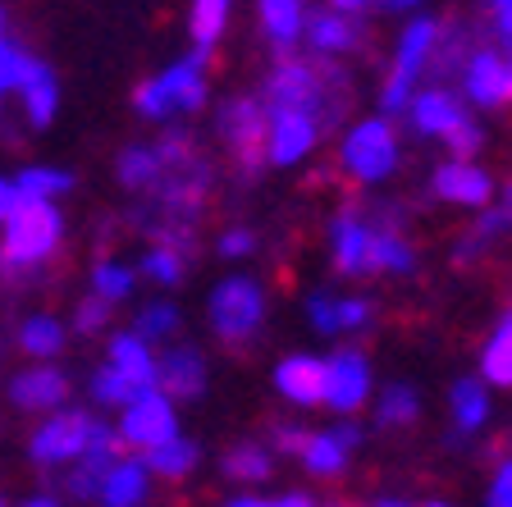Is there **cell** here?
I'll list each match as a JSON object with an SVG mask.
<instances>
[{
  "label": "cell",
  "mask_w": 512,
  "mask_h": 507,
  "mask_svg": "<svg viewBox=\"0 0 512 507\" xmlns=\"http://www.w3.org/2000/svg\"><path fill=\"white\" fill-rule=\"evenodd\" d=\"M380 5H389V10H407V5H416V0H380Z\"/></svg>",
  "instance_id": "11a10c76"
},
{
  "label": "cell",
  "mask_w": 512,
  "mask_h": 507,
  "mask_svg": "<svg viewBox=\"0 0 512 507\" xmlns=\"http://www.w3.org/2000/svg\"><path fill=\"white\" fill-rule=\"evenodd\" d=\"M302 28H307V42L316 51H352V46L362 42V32L352 28L339 10H320V14H302Z\"/></svg>",
  "instance_id": "d6986e66"
},
{
  "label": "cell",
  "mask_w": 512,
  "mask_h": 507,
  "mask_svg": "<svg viewBox=\"0 0 512 507\" xmlns=\"http://www.w3.org/2000/svg\"><path fill=\"white\" fill-rule=\"evenodd\" d=\"M444 142H448L453 151H458V156H471V151H480V128L471 124L467 115H462L458 124H453V128L444 133Z\"/></svg>",
  "instance_id": "b9f144b4"
},
{
  "label": "cell",
  "mask_w": 512,
  "mask_h": 507,
  "mask_svg": "<svg viewBox=\"0 0 512 507\" xmlns=\"http://www.w3.org/2000/svg\"><path fill=\"white\" fill-rule=\"evenodd\" d=\"M229 507H266L261 498H238V503H229Z\"/></svg>",
  "instance_id": "6f0895ef"
},
{
  "label": "cell",
  "mask_w": 512,
  "mask_h": 507,
  "mask_svg": "<svg viewBox=\"0 0 512 507\" xmlns=\"http://www.w3.org/2000/svg\"><path fill=\"white\" fill-rule=\"evenodd\" d=\"M92 434V416L87 412H55L51 421L37 425L32 434V462L37 466H60V462H78V453L87 448Z\"/></svg>",
  "instance_id": "52a82bcc"
},
{
  "label": "cell",
  "mask_w": 512,
  "mask_h": 507,
  "mask_svg": "<svg viewBox=\"0 0 512 507\" xmlns=\"http://www.w3.org/2000/svg\"><path fill=\"white\" fill-rule=\"evenodd\" d=\"M334 265L343 275H366L371 270V229L357 215L334 220Z\"/></svg>",
  "instance_id": "2e32d148"
},
{
  "label": "cell",
  "mask_w": 512,
  "mask_h": 507,
  "mask_svg": "<svg viewBox=\"0 0 512 507\" xmlns=\"http://www.w3.org/2000/svg\"><path fill=\"white\" fill-rule=\"evenodd\" d=\"M307 439H311V434L298 430V425H275V444L284 448V453H302V448H307Z\"/></svg>",
  "instance_id": "7dc6e473"
},
{
  "label": "cell",
  "mask_w": 512,
  "mask_h": 507,
  "mask_svg": "<svg viewBox=\"0 0 512 507\" xmlns=\"http://www.w3.org/2000/svg\"><path fill=\"white\" fill-rule=\"evenodd\" d=\"M325 380H330V361H316V357H288L279 361L275 370V384L288 402L298 407H316L325 402Z\"/></svg>",
  "instance_id": "7c38bea8"
},
{
  "label": "cell",
  "mask_w": 512,
  "mask_h": 507,
  "mask_svg": "<svg viewBox=\"0 0 512 507\" xmlns=\"http://www.w3.org/2000/svg\"><path fill=\"white\" fill-rule=\"evenodd\" d=\"M115 174H119V183H124V188H133V192L151 188V183L160 179V151L156 147H128L124 156H119Z\"/></svg>",
  "instance_id": "4316f807"
},
{
  "label": "cell",
  "mask_w": 512,
  "mask_h": 507,
  "mask_svg": "<svg viewBox=\"0 0 512 507\" xmlns=\"http://www.w3.org/2000/svg\"><path fill=\"white\" fill-rule=\"evenodd\" d=\"M220 138L229 142V151L238 156L243 174L261 169V151L270 138V110L266 101H252V96H234L220 106Z\"/></svg>",
  "instance_id": "277c9868"
},
{
  "label": "cell",
  "mask_w": 512,
  "mask_h": 507,
  "mask_svg": "<svg viewBox=\"0 0 512 507\" xmlns=\"http://www.w3.org/2000/svg\"><path fill=\"white\" fill-rule=\"evenodd\" d=\"M252 247H256V238H252L247 229H229V233L220 238V252H224V256H247Z\"/></svg>",
  "instance_id": "bcb514c9"
},
{
  "label": "cell",
  "mask_w": 512,
  "mask_h": 507,
  "mask_svg": "<svg viewBox=\"0 0 512 507\" xmlns=\"http://www.w3.org/2000/svg\"><path fill=\"white\" fill-rule=\"evenodd\" d=\"M202 69H206V55L202 51H192L188 60H179V64H170L165 74H160V87H165V96H170V106L174 110H202V101H206V78H202Z\"/></svg>",
  "instance_id": "9a60e30c"
},
{
  "label": "cell",
  "mask_w": 512,
  "mask_h": 507,
  "mask_svg": "<svg viewBox=\"0 0 512 507\" xmlns=\"http://www.w3.org/2000/svg\"><path fill=\"white\" fill-rule=\"evenodd\" d=\"M133 106H138V115L147 119H170L174 106H170V96H165V87H160V78H147V83L133 92Z\"/></svg>",
  "instance_id": "60d3db41"
},
{
  "label": "cell",
  "mask_w": 512,
  "mask_h": 507,
  "mask_svg": "<svg viewBox=\"0 0 512 507\" xmlns=\"http://www.w3.org/2000/svg\"><path fill=\"white\" fill-rule=\"evenodd\" d=\"M480 370H485V380H490V384H503V389H512V307H508V316L499 320L494 338L485 343Z\"/></svg>",
  "instance_id": "cb8c5ba5"
},
{
  "label": "cell",
  "mask_w": 512,
  "mask_h": 507,
  "mask_svg": "<svg viewBox=\"0 0 512 507\" xmlns=\"http://www.w3.org/2000/svg\"><path fill=\"white\" fill-rule=\"evenodd\" d=\"M334 10H362V5H371V0H330Z\"/></svg>",
  "instance_id": "db71d44e"
},
{
  "label": "cell",
  "mask_w": 512,
  "mask_h": 507,
  "mask_svg": "<svg viewBox=\"0 0 512 507\" xmlns=\"http://www.w3.org/2000/svg\"><path fill=\"white\" fill-rule=\"evenodd\" d=\"M435 192L444 201H462V206H485L490 201V174L476 165H462V160H453V165H444L435 174Z\"/></svg>",
  "instance_id": "e0dca14e"
},
{
  "label": "cell",
  "mask_w": 512,
  "mask_h": 507,
  "mask_svg": "<svg viewBox=\"0 0 512 507\" xmlns=\"http://www.w3.org/2000/svg\"><path fill=\"white\" fill-rule=\"evenodd\" d=\"M224 19H229V0H192V42L202 55H211L215 37L224 32Z\"/></svg>",
  "instance_id": "f1b7e54d"
},
{
  "label": "cell",
  "mask_w": 512,
  "mask_h": 507,
  "mask_svg": "<svg viewBox=\"0 0 512 507\" xmlns=\"http://www.w3.org/2000/svg\"><path fill=\"white\" fill-rule=\"evenodd\" d=\"M37 64H42V60H32L23 46L0 42V92H19V87L32 78V69H37Z\"/></svg>",
  "instance_id": "836d02e7"
},
{
  "label": "cell",
  "mask_w": 512,
  "mask_h": 507,
  "mask_svg": "<svg viewBox=\"0 0 512 507\" xmlns=\"http://www.w3.org/2000/svg\"><path fill=\"white\" fill-rule=\"evenodd\" d=\"M371 270H412V247L389 229H371Z\"/></svg>",
  "instance_id": "d6a6232c"
},
{
  "label": "cell",
  "mask_w": 512,
  "mask_h": 507,
  "mask_svg": "<svg viewBox=\"0 0 512 507\" xmlns=\"http://www.w3.org/2000/svg\"><path fill=\"white\" fill-rule=\"evenodd\" d=\"M0 507H5V503H0Z\"/></svg>",
  "instance_id": "e7e4bbea"
},
{
  "label": "cell",
  "mask_w": 512,
  "mask_h": 507,
  "mask_svg": "<svg viewBox=\"0 0 512 507\" xmlns=\"http://www.w3.org/2000/svg\"><path fill=\"white\" fill-rule=\"evenodd\" d=\"M192 466H197V444H192V439H179V434H174L170 444L147 448V471H156V476H165V480L188 476Z\"/></svg>",
  "instance_id": "484cf974"
},
{
  "label": "cell",
  "mask_w": 512,
  "mask_h": 507,
  "mask_svg": "<svg viewBox=\"0 0 512 507\" xmlns=\"http://www.w3.org/2000/svg\"><path fill=\"white\" fill-rule=\"evenodd\" d=\"M320 138V124L302 110H270V138H266V151L275 165H293L311 151V142Z\"/></svg>",
  "instance_id": "30bf717a"
},
{
  "label": "cell",
  "mask_w": 512,
  "mask_h": 507,
  "mask_svg": "<svg viewBox=\"0 0 512 507\" xmlns=\"http://www.w3.org/2000/svg\"><path fill=\"white\" fill-rule=\"evenodd\" d=\"M0 96H5V92H0Z\"/></svg>",
  "instance_id": "be15d7a7"
},
{
  "label": "cell",
  "mask_w": 512,
  "mask_h": 507,
  "mask_svg": "<svg viewBox=\"0 0 512 507\" xmlns=\"http://www.w3.org/2000/svg\"><path fill=\"white\" fill-rule=\"evenodd\" d=\"M334 439H339L343 448H357V444H362V430H357V425H339V430H334Z\"/></svg>",
  "instance_id": "f907efd6"
},
{
  "label": "cell",
  "mask_w": 512,
  "mask_h": 507,
  "mask_svg": "<svg viewBox=\"0 0 512 507\" xmlns=\"http://www.w3.org/2000/svg\"><path fill=\"white\" fill-rule=\"evenodd\" d=\"M266 110H302L334 128L348 110V74L325 60H279L266 78Z\"/></svg>",
  "instance_id": "6da1fadb"
},
{
  "label": "cell",
  "mask_w": 512,
  "mask_h": 507,
  "mask_svg": "<svg viewBox=\"0 0 512 507\" xmlns=\"http://www.w3.org/2000/svg\"><path fill=\"white\" fill-rule=\"evenodd\" d=\"M156 389L170 398H197L206 389V361L197 348H170L156 361Z\"/></svg>",
  "instance_id": "4fadbf2b"
},
{
  "label": "cell",
  "mask_w": 512,
  "mask_h": 507,
  "mask_svg": "<svg viewBox=\"0 0 512 507\" xmlns=\"http://www.w3.org/2000/svg\"><path fill=\"white\" fill-rule=\"evenodd\" d=\"M23 92V110H28V124L32 128H46L55 119V106H60V83H55V74L46 69V64H37L32 69V78L19 87Z\"/></svg>",
  "instance_id": "7402d4cb"
},
{
  "label": "cell",
  "mask_w": 512,
  "mask_h": 507,
  "mask_svg": "<svg viewBox=\"0 0 512 507\" xmlns=\"http://www.w3.org/2000/svg\"><path fill=\"white\" fill-rule=\"evenodd\" d=\"M69 188H74V174L69 169H51V165H28L14 179V197H37V201L64 197Z\"/></svg>",
  "instance_id": "603a6c76"
},
{
  "label": "cell",
  "mask_w": 512,
  "mask_h": 507,
  "mask_svg": "<svg viewBox=\"0 0 512 507\" xmlns=\"http://www.w3.org/2000/svg\"><path fill=\"white\" fill-rule=\"evenodd\" d=\"M266 320V297L252 279H224L211 293V329L224 343H247Z\"/></svg>",
  "instance_id": "3957f363"
},
{
  "label": "cell",
  "mask_w": 512,
  "mask_h": 507,
  "mask_svg": "<svg viewBox=\"0 0 512 507\" xmlns=\"http://www.w3.org/2000/svg\"><path fill=\"white\" fill-rule=\"evenodd\" d=\"M179 434V421H174V407L170 398L160 389H142L138 398L124 407V425H119V439H128L133 448H156V444H170Z\"/></svg>",
  "instance_id": "5b68a950"
},
{
  "label": "cell",
  "mask_w": 512,
  "mask_h": 507,
  "mask_svg": "<svg viewBox=\"0 0 512 507\" xmlns=\"http://www.w3.org/2000/svg\"><path fill=\"white\" fill-rule=\"evenodd\" d=\"M179 329V311L170 307V302H151L147 311H138V325H133V334L142 338V343H151V338H165Z\"/></svg>",
  "instance_id": "8d00e7d4"
},
{
  "label": "cell",
  "mask_w": 512,
  "mask_h": 507,
  "mask_svg": "<svg viewBox=\"0 0 512 507\" xmlns=\"http://www.w3.org/2000/svg\"><path fill=\"white\" fill-rule=\"evenodd\" d=\"M380 507H407V503H394V498H384V503Z\"/></svg>",
  "instance_id": "94428289"
},
{
  "label": "cell",
  "mask_w": 512,
  "mask_h": 507,
  "mask_svg": "<svg viewBox=\"0 0 512 507\" xmlns=\"http://www.w3.org/2000/svg\"><path fill=\"white\" fill-rule=\"evenodd\" d=\"M371 393V370H366L362 352H339L330 361V380H325V402L339 412H357Z\"/></svg>",
  "instance_id": "8fae6325"
},
{
  "label": "cell",
  "mask_w": 512,
  "mask_h": 507,
  "mask_svg": "<svg viewBox=\"0 0 512 507\" xmlns=\"http://www.w3.org/2000/svg\"><path fill=\"white\" fill-rule=\"evenodd\" d=\"M10 211H14V183L0 179V224L10 220Z\"/></svg>",
  "instance_id": "681fc988"
},
{
  "label": "cell",
  "mask_w": 512,
  "mask_h": 507,
  "mask_svg": "<svg viewBox=\"0 0 512 507\" xmlns=\"http://www.w3.org/2000/svg\"><path fill=\"white\" fill-rule=\"evenodd\" d=\"M494 19H499V32H503V42L512 46V0H494Z\"/></svg>",
  "instance_id": "c3c4849f"
},
{
  "label": "cell",
  "mask_w": 512,
  "mask_h": 507,
  "mask_svg": "<svg viewBox=\"0 0 512 507\" xmlns=\"http://www.w3.org/2000/svg\"><path fill=\"white\" fill-rule=\"evenodd\" d=\"M5 28H10V19H5V5H0V42H5Z\"/></svg>",
  "instance_id": "680465c9"
},
{
  "label": "cell",
  "mask_w": 512,
  "mask_h": 507,
  "mask_svg": "<svg viewBox=\"0 0 512 507\" xmlns=\"http://www.w3.org/2000/svg\"><path fill=\"white\" fill-rule=\"evenodd\" d=\"M110 316H115V302L101 297V293H92V297H83V302L74 307V329L78 334H101V329L110 325Z\"/></svg>",
  "instance_id": "f35d334b"
},
{
  "label": "cell",
  "mask_w": 512,
  "mask_h": 507,
  "mask_svg": "<svg viewBox=\"0 0 512 507\" xmlns=\"http://www.w3.org/2000/svg\"><path fill=\"white\" fill-rule=\"evenodd\" d=\"M462 78H467V96L476 106H503L508 101V60H499L494 51L471 55Z\"/></svg>",
  "instance_id": "5bb4252c"
},
{
  "label": "cell",
  "mask_w": 512,
  "mask_h": 507,
  "mask_svg": "<svg viewBox=\"0 0 512 507\" xmlns=\"http://www.w3.org/2000/svg\"><path fill=\"white\" fill-rule=\"evenodd\" d=\"M430 507H444V503H430Z\"/></svg>",
  "instance_id": "6125c7cd"
},
{
  "label": "cell",
  "mask_w": 512,
  "mask_h": 507,
  "mask_svg": "<svg viewBox=\"0 0 512 507\" xmlns=\"http://www.w3.org/2000/svg\"><path fill=\"white\" fill-rule=\"evenodd\" d=\"M19 348L28 352V357H55V352L64 348V325L60 320H51V316H32V320H23V329H19Z\"/></svg>",
  "instance_id": "83f0119b"
},
{
  "label": "cell",
  "mask_w": 512,
  "mask_h": 507,
  "mask_svg": "<svg viewBox=\"0 0 512 507\" xmlns=\"http://www.w3.org/2000/svg\"><path fill=\"white\" fill-rule=\"evenodd\" d=\"M183 265H188V261H183L179 252H170V247H151V252L142 256V275L156 279V284H179Z\"/></svg>",
  "instance_id": "ab89813d"
},
{
  "label": "cell",
  "mask_w": 512,
  "mask_h": 507,
  "mask_svg": "<svg viewBox=\"0 0 512 507\" xmlns=\"http://www.w3.org/2000/svg\"><path fill=\"white\" fill-rule=\"evenodd\" d=\"M60 233L64 220L51 201L14 197V211L5 220V243H0V275L19 279L23 270H37L60 247Z\"/></svg>",
  "instance_id": "7a4b0ae2"
},
{
  "label": "cell",
  "mask_w": 512,
  "mask_h": 507,
  "mask_svg": "<svg viewBox=\"0 0 512 507\" xmlns=\"http://www.w3.org/2000/svg\"><path fill=\"white\" fill-rule=\"evenodd\" d=\"M23 507H60L55 498H32V503H23Z\"/></svg>",
  "instance_id": "9f6ffc18"
},
{
  "label": "cell",
  "mask_w": 512,
  "mask_h": 507,
  "mask_svg": "<svg viewBox=\"0 0 512 507\" xmlns=\"http://www.w3.org/2000/svg\"><path fill=\"white\" fill-rule=\"evenodd\" d=\"M110 366H115L124 380L138 384V389H156V361H151V348L138 334H119L115 343H110Z\"/></svg>",
  "instance_id": "ac0fdd59"
},
{
  "label": "cell",
  "mask_w": 512,
  "mask_h": 507,
  "mask_svg": "<svg viewBox=\"0 0 512 507\" xmlns=\"http://www.w3.org/2000/svg\"><path fill=\"white\" fill-rule=\"evenodd\" d=\"M92 288H96L101 297H110V302L119 307V302L133 293V270H124V265H115V261H101V265L92 270Z\"/></svg>",
  "instance_id": "74e56055"
},
{
  "label": "cell",
  "mask_w": 512,
  "mask_h": 507,
  "mask_svg": "<svg viewBox=\"0 0 512 507\" xmlns=\"http://www.w3.org/2000/svg\"><path fill=\"white\" fill-rule=\"evenodd\" d=\"M138 393H142L138 384L124 380L115 366H106V370H96V375H92V398L106 402V407H128V402L138 398Z\"/></svg>",
  "instance_id": "e575fe53"
},
{
  "label": "cell",
  "mask_w": 512,
  "mask_h": 507,
  "mask_svg": "<svg viewBox=\"0 0 512 507\" xmlns=\"http://www.w3.org/2000/svg\"><path fill=\"white\" fill-rule=\"evenodd\" d=\"M508 101H512V60H508Z\"/></svg>",
  "instance_id": "91938a15"
},
{
  "label": "cell",
  "mask_w": 512,
  "mask_h": 507,
  "mask_svg": "<svg viewBox=\"0 0 512 507\" xmlns=\"http://www.w3.org/2000/svg\"><path fill=\"white\" fill-rule=\"evenodd\" d=\"M307 311H311V325H316V329H325V334H334V329H339V302H334V297L316 293L307 302Z\"/></svg>",
  "instance_id": "7bdbcfd3"
},
{
  "label": "cell",
  "mask_w": 512,
  "mask_h": 507,
  "mask_svg": "<svg viewBox=\"0 0 512 507\" xmlns=\"http://www.w3.org/2000/svg\"><path fill=\"white\" fill-rule=\"evenodd\" d=\"M10 402L19 412H51L69 402V375L51 366H32L10 380Z\"/></svg>",
  "instance_id": "9c48e42d"
},
{
  "label": "cell",
  "mask_w": 512,
  "mask_h": 507,
  "mask_svg": "<svg viewBox=\"0 0 512 507\" xmlns=\"http://www.w3.org/2000/svg\"><path fill=\"white\" fill-rule=\"evenodd\" d=\"M266 507H311V498L307 494H288V498H279V503H266Z\"/></svg>",
  "instance_id": "816d5d0a"
},
{
  "label": "cell",
  "mask_w": 512,
  "mask_h": 507,
  "mask_svg": "<svg viewBox=\"0 0 512 507\" xmlns=\"http://www.w3.org/2000/svg\"><path fill=\"white\" fill-rule=\"evenodd\" d=\"M147 498V462H115L106 485H101V503L106 507H142Z\"/></svg>",
  "instance_id": "ffe728a7"
},
{
  "label": "cell",
  "mask_w": 512,
  "mask_h": 507,
  "mask_svg": "<svg viewBox=\"0 0 512 507\" xmlns=\"http://www.w3.org/2000/svg\"><path fill=\"white\" fill-rule=\"evenodd\" d=\"M462 119V106H458V96L444 92V87H435V92H421L412 101V124L421 128V133H439L444 138L448 128Z\"/></svg>",
  "instance_id": "44dd1931"
},
{
  "label": "cell",
  "mask_w": 512,
  "mask_h": 507,
  "mask_svg": "<svg viewBox=\"0 0 512 507\" xmlns=\"http://www.w3.org/2000/svg\"><path fill=\"white\" fill-rule=\"evenodd\" d=\"M366 320H371V302H366V297H348V302H339V329L366 325Z\"/></svg>",
  "instance_id": "ee69618b"
},
{
  "label": "cell",
  "mask_w": 512,
  "mask_h": 507,
  "mask_svg": "<svg viewBox=\"0 0 512 507\" xmlns=\"http://www.w3.org/2000/svg\"><path fill=\"white\" fill-rule=\"evenodd\" d=\"M439 28L430 19H416L412 28L403 32V46H398V60H394V74H389V87H384V110H403L407 106V92H412L421 64L430 60V46H435Z\"/></svg>",
  "instance_id": "ba28073f"
},
{
  "label": "cell",
  "mask_w": 512,
  "mask_h": 507,
  "mask_svg": "<svg viewBox=\"0 0 512 507\" xmlns=\"http://www.w3.org/2000/svg\"><path fill=\"white\" fill-rule=\"evenodd\" d=\"M499 215H503V229H512V188H508V197H503Z\"/></svg>",
  "instance_id": "f5cc1de1"
},
{
  "label": "cell",
  "mask_w": 512,
  "mask_h": 507,
  "mask_svg": "<svg viewBox=\"0 0 512 507\" xmlns=\"http://www.w3.org/2000/svg\"><path fill=\"white\" fill-rule=\"evenodd\" d=\"M490 507H512V457L499 466V476L490 485Z\"/></svg>",
  "instance_id": "f6af8a7d"
},
{
  "label": "cell",
  "mask_w": 512,
  "mask_h": 507,
  "mask_svg": "<svg viewBox=\"0 0 512 507\" xmlns=\"http://www.w3.org/2000/svg\"><path fill=\"white\" fill-rule=\"evenodd\" d=\"M343 457H348V448H343L334 434H311L307 448H302V462H307L311 476H339Z\"/></svg>",
  "instance_id": "4dcf8cb0"
},
{
  "label": "cell",
  "mask_w": 512,
  "mask_h": 507,
  "mask_svg": "<svg viewBox=\"0 0 512 507\" xmlns=\"http://www.w3.org/2000/svg\"><path fill=\"white\" fill-rule=\"evenodd\" d=\"M485 412H490V398H485L480 380L453 384V421H458V430H480V425H485Z\"/></svg>",
  "instance_id": "f546056e"
},
{
  "label": "cell",
  "mask_w": 512,
  "mask_h": 507,
  "mask_svg": "<svg viewBox=\"0 0 512 507\" xmlns=\"http://www.w3.org/2000/svg\"><path fill=\"white\" fill-rule=\"evenodd\" d=\"M224 476L229 480H266L270 457L261 444H238L234 453H224Z\"/></svg>",
  "instance_id": "1f68e13d"
},
{
  "label": "cell",
  "mask_w": 512,
  "mask_h": 507,
  "mask_svg": "<svg viewBox=\"0 0 512 507\" xmlns=\"http://www.w3.org/2000/svg\"><path fill=\"white\" fill-rule=\"evenodd\" d=\"M302 0H261V23H266L270 42L284 51V46L298 42V28H302Z\"/></svg>",
  "instance_id": "d4e9b609"
},
{
  "label": "cell",
  "mask_w": 512,
  "mask_h": 507,
  "mask_svg": "<svg viewBox=\"0 0 512 507\" xmlns=\"http://www.w3.org/2000/svg\"><path fill=\"white\" fill-rule=\"evenodd\" d=\"M375 421H380V425L416 421V393L407 389V384H389V389L380 393V412H375Z\"/></svg>",
  "instance_id": "d590c367"
},
{
  "label": "cell",
  "mask_w": 512,
  "mask_h": 507,
  "mask_svg": "<svg viewBox=\"0 0 512 507\" xmlns=\"http://www.w3.org/2000/svg\"><path fill=\"white\" fill-rule=\"evenodd\" d=\"M343 165H348L362 183H380L384 174L398 165V138H394V128L384 124V119H371V124L352 128L348 147H343Z\"/></svg>",
  "instance_id": "8992f818"
}]
</instances>
